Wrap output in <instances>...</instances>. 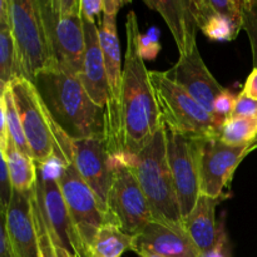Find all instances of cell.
Masks as SVG:
<instances>
[{
    "instance_id": "28",
    "label": "cell",
    "mask_w": 257,
    "mask_h": 257,
    "mask_svg": "<svg viewBox=\"0 0 257 257\" xmlns=\"http://www.w3.org/2000/svg\"><path fill=\"white\" fill-rule=\"evenodd\" d=\"M236 102H237V95L231 93L228 89H225L222 93L218 94V97L215 100V104H213L212 113L217 127L221 128L228 118L232 117Z\"/></svg>"
},
{
    "instance_id": "23",
    "label": "cell",
    "mask_w": 257,
    "mask_h": 257,
    "mask_svg": "<svg viewBox=\"0 0 257 257\" xmlns=\"http://www.w3.org/2000/svg\"><path fill=\"white\" fill-rule=\"evenodd\" d=\"M0 110H2V130H0V140H10L15 145V147L22 153L32 157V152L28 146L27 138H25L24 130H23L22 120H20L19 113H18L17 105H15L14 97L10 87L2 90V98H0Z\"/></svg>"
},
{
    "instance_id": "7",
    "label": "cell",
    "mask_w": 257,
    "mask_h": 257,
    "mask_svg": "<svg viewBox=\"0 0 257 257\" xmlns=\"http://www.w3.org/2000/svg\"><path fill=\"white\" fill-rule=\"evenodd\" d=\"M7 4L24 78L34 83L40 72L58 67L43 22L39 0H7Z\"/></svg>"
},
{
    "instance_id": "8",
    "label": "cell",
    "mask_w": 257,
    "mask_h": 257,
    "mask_svg": "<svg viewBox=\"0 0 257 257\" xmlns=\"http://www.w3.org/2000/svg\"><path fill=\"white\" fill-rule=\"evenodd\" d=\"M112 185L107 200V222L130 236L140 233L152 222L150 205L122 155L112 156Z\"/></svg>"
},
{
    "instance_id": "35",
    "label": "cell",
    "mask_w": 257,
    "mask_h": 257,
    "mask_svg": "<svg viewBox=\"0 0 257 257\" xmlns=\"http://www.w3.org/2000/svg\"><path fill=\"white\" fill-rule=\"evenodd\" d=\"M0 257H15L8 241L5 230L2 227V238H0Z\"/></svg>"
},
{
    "instance_id": "2",
    "label": "cell",
    "mask_w": 257,
    "mask_h": 257,
    "mask_svg": "<svg viewBox=\"0 0 257 257\" xmlns=\"http://www.w3.org/2000/svg\"><path fill=\"white\" fill-rule=\"evenodd\" d=\"M35 88L54 122L73 141L105 138V109L90 99L77 74L60 67L43 70Z\"/></svg>"
},
{
    "instance_id": "4",
    "label": "cell",
    "mask_w": 257,
    "mask_h": 257,
    "mask_svg": "<svg viewBox=\"0 0 257 257\" xmlns=\"http://www.w3.org/2000/svg\"><path fill=\"white\" fill-rule=\"evenodd\" d=\"M9 87L34 162L42 165L57 157L64 167L74 163V141L54 122L34 83L22 78Z\"/></svg>"
},
{
    "instance_id": "21",
    "label": "cell",
    "mask_w": 257,
    "mask_h": 257,
    "mask_svg": "<svg viewBox=\"0 0 257 257\" xmlns=\"http://www.w3.org/2000/svg\"><path fill=\"white\" fill-rule=\"evenodd\" d=\"M0 153L9 171L13 190L29 192L37 182V165L34 160L20 152L10 138L0 140Z\"/></svg>"
},
{
    "instance_id": "33",
    "label": "cell",
    "mask_w": 257,
    "mask_h": 257,
    "mask_svg": "<svg viewBox=\"0 0 257 257\" xmlns=\"http://www.w3.org/2000/svg\"><path fill=\"white\" fill-rule=\"evenodd\" d=\"M202 257H231L230 241H228L227 235H226L223 225H221L220 227H218V237L215 247H213L208 253L202 255Z\"/></svg>"
},
{
    "instance_id": "29",
    "label": "cell",
    "mask_w": 257,
    "mask_h": 257,
    "mask_svg": "<svg viewBox=\"0 0 257 257\" xmlns=\"http://www.w3.org/2000/svg\"><path fill=\"white\" fill-rule=\"evenodd\" d=\"M13 191L14 190H13L12 181H10L8 166L4 158L2 157V167H0V211H2V216L7 213L10 200H12Z\"/></svg>"
},
{
    "instance_id": "36",
    "label": "cell",
    "mask_w": 257,
    "mask_h": 257,
    "mask_svg": "<svg viewBox=\"0 0 257 257\" xmlns=\"http://www.w3.org/2000/svg\"><path fill=\"white\" fill-rule=\"evenodd\" d=\"M128 2H122V0H104V12L108 14L118 15V12L123 5L127 4Z\"/></svg>"
},
{
    "instance_id": "14",
    "label": "cell",
    "mask_w": 257,
    "mask_h": 257,
    "mask_svg": "<svg viewBox=\"0 0 257 257\" xmlns=\"http://www.w3.org/2000/svg\"><path fill=\"white\" fill-rule=\"evenodd\" d=\"M166 77L186 90L208 113H213L216 98L223 88L203 62L198 47L188 54L180 55L177 63L165 72Z\"/></svg>"
},
{
    "instance_id": "30",
    "label": "cell",
    "mask_w": 257,
    "mask_h": 257,
    "mask_svg": "<svg viewBox=\"0 0 257 257\" xmlns=\"http://www.w3.org/2000/svg\"><path fill=\"white\" fill-rule=\"evenodd\" d=\"M80 10L83 20L97 24V18L100 20L103 17L104 0H80Z\"/></svg>"
},
{
    "instance_id": "32",
    "label": "cell",
    "mask_w": 257,
    "mask_h": 257,
    "mask_svg": "<svg viewBox=\"0 0 257 257\" xmlns=\"http://www.w3.org/2000/svg\"><path fill=\"white\" fill-rule=\"evenodd\" d=\"M138 44H140L141 55L145 60H153L161 50V44L158 39L151 38L147 34H140Z\"/></svg>"
},
{
    "instance_id": "18",
    "label": "cell",
    "mask_w": 257,
    "mask_h": 257,
    "mask_svg": "<svg viewBox=\"0 0 257 257\" xmlns=\"http://www.w3.org/2000/svg\"><path fill=\"white\" fill-rule=\"evenodd\" d=\"M84 25V59L79 79L83 87L89 94L90 99L100 108H107L108 104V84L105 74L104 55L99 39V29L97 24L85 22Z\"/></svg>"
},
{
    "instance_id": "31",
    "label": "cell",
    "mask_w": 257,
    "mask_h": 257,
    "mask_svg": "<svg viewBox=\"0 0 257 257\" xmlns=\"http://www.w3.org/2000/svg\"><path fill=\"white\" fill-rule=\"evenodd\" d=\"M232 117H253L257 118V100L251 99L243 92L237 95L235 110Z\"/></svg>"
},
{
    "instance_id": "11",
    "label": "cell",
    "mask_w": 257,
    "mask_h": 257,
    "mask_svg": "<svg viewBox=\"0 0 257 257\" xmlns=\"http://www.w3.org/2000/svg\"><path fill=\"white\" fill-rule=\"evenodd\" d=\"M200 191L202 196L218 198L230 186L233 173L243 158L257 148V142L247 146H230L220 137L196 138Z\"/></svg>"
},
{
    "instance_id": "22",
    "label": "cell",
    "mask_w": 257,
    "mask_h": 257,
    "mask_svg": "<svg viewBox=\"0 0 257 257\" xmlns=\"http://www.w3.org/2000/svg\"><path fill=\"white\" fill-rule=\"evenodd\" d=\"M200 30L216 42H231L242 29L241 20L215 12L210 0H195Z\"/></svg>"
},
{
    "instance_id": "6",
    "label": "cell",
    "mask_w": 257,
    "mask_h": 257,
    "mask_svg": "<svg viewBox=\"0 0 257 257\" xmlns=\"http://www.w3.org/2000/svg\"><path fill=\"white\" fill-rule=\"evenodd\" d=\"M39 7L55 63L79 75L85 47L80 0H39Z\"/></svg>"
},
{
    "instance_id": "9",
    "label": "cell",
    "mask_w": 257,
    "mask_h": 257,
    "mask_svg": "<svg viewBox=\"0 0 257 257\" xmlns=\"http://www.w3.org/2000/svg\"><path fill=\"white\" fill-rule=\"evenodd\" d=\"M59 186L67 203L70 223L77 242V257H87L97 233L107 218L97 197L78 173L74 163L65 166L59 177Z\"/></svg>"
},
{
    "instance_id": "15",
    "label": "cell",
    "mask_w": 257,
    "mask_h": 257,
    "mask_svg": "<svg viewBox=\"0 0 257 257\" xmlns=\"http://www.w3.org/2000/svg\"><path fill=\"white\" fill-rule=\"evenodd\" d=\"M32 191L25 193L13 191L7 213L2 216V227L5 230L15 257H39Z\"/></svg>"
},
{
    "instance_id": "25",
    "label": "cell",
    "mask_w": 257,
    "mask_h": 257,
    "mask_svg": "<svg viewBox=\"0 0 257 257\" xmlns=\"http://www.w3.org/2000/svg\"><path fill=\"white\" fill-rule=\"evenodd\" d=\"M220 140L230 146H247L257 142V118L231 117L220 130Z\"/></svg>"
},
{
    "instance_id": "26",
    "label": "cell",
    "mask_w": 257,
    "mask_h": 257,
    "mask_svg": "<svg viewBox=\"0 0 257 257\" xmlns=\"http://www.w3.org/2000/svg\"><path fill=\"white\" fill-rule=\"evenodd\" d=\"M32 208L33 215H34L35 228H37L38 236V246H39V257H75L64 247L58 245L55 242L54 237L52 235L49 226L43 216L40 210L39 202L35 197L34 188L32 191Z\"/></svg>"
},
{
    "instance_id": "16",
    "label": "cell",
    "mask_w": 257,
    "mask_h": 257,
    "mask_svg": "<svg viewBox=\"0 0 257 257\" xmlns=\"http://www.w3.org/2000/svg\"><path fill=\"white\" fill-rule=\"evenodd\" d=\"M131 251L140 257H202L185 230L170 227L157 221L150 222L133 236Z\"/></svg>"
},
{
    "instance_id": "10",
    "label": "cell",
    "mask_w": 257,
    "mask_h": 257,
    "mask_svg": "<svg viewBox=\"0 0 257 257\" xmlns=\"http://www.w3.org/2000/svg\"><path fill=\"white\" fill-rule=\"evenodd\" d=\"M99 39L104 55L108 84L105 108V143L110 156L120 155V107H122L123 68L117 33V15L103 13L99 20Z\"/></svg>"
},
{
    "instance_id": "13",
    "label": "cell",
    "mask_w": 257,
    "mask_h": 257,
    "mask_svg": "<svg viewBox=\"0 0 257 257\" xmlns=\"http://www.w3.org/2000/svg\"><path fill=\"white\" fill-rule=\"evenodd\" d=\"M74 166L88 187L93 191L107 218V200L112 185V156L105 138L74 141Z\"/></svg>"
},
{
    "instance_id": "17",
    "label": "cell",
    "mask_w": 257,
    "mask_h": 257,
    "mask_svg": "<svg viewBox=\"0 0 257 257\" xmlns=\"http://www.w3.org/2000/svg\"><path fill=\"white\" fill-rule=\"evenodd\" d=\"M145 4L165 19L180 55L188 54L197 47L196 38L200 24L195 0H145Z\"/></svg>"
},
{
    "instance_id": "1",
    "label": "cell",
    "mask_w": 257,
    "mask_h": 257,
    "mask_svg": "<svg viewBox=\"0 0 257 257\" xmlns=\"http://www.w3.org/2000/svg\"><path fill=\"white\" fill-rule=\"evenodd\" d=\"M140 34L137 15L131 10L125 22L127 50L123 67L120 155H137L161 127L150 70L140 52Z\"/></svg>"
},
{
    "instance_id": "20",
    "label": "cell",
    "mask_w": 257,
    "mask_h": 257,
    "mask_svg": "<svg viewBox=\"0 0 257 257\" xmlns=\"http://www.w3.org/2000/svg\"><path fill=\"white\" fill-rule=\"evenodd\" d=\"M24 78L17 43L10 27L7 0L0 2V83L2 90Z\"/></svg>"
},
{
    "instance_id": "19",
    "label": "cell",
    "mask_w": 257,
    "mask_h": 257,
    "mask_svg": "<svg viewBox=\"0 0 257 257\" xmlns=\"http://www.w3.org/2000/svg\"><path fill=\"white\" fill-rule=\"evenodd\" d=\"M228 197L230 195H223L218 198L201 195L191 215L183 221L186 233L202 255L210 252L217 242L220 226L216 222V208Z\"/></svg>"
},
{
    "instance_id": "3",
    "label": "cell",
    "mask_w": 257,
    "mask_h": 257,
    "mask_svg": "<svg viewBox=\"0 0 257 257\" xmlns=\"http://www.w3.org/2000/svg\"><path fill=\"white\" fill-rule=\"evenodd\" d=\"M122 156L135 173L147 198L153 221L185 230L180 203L168 166L162 122L160 130L137 155Z\"/></svg>"
},
{
    "instance_id": "37",
    "label": "cell",
    "mask_w": 257,
    "mask_h": 257,
    "mask_svg": "<svg viewBox=\"0 0 257 257\" xmlns=\"http://www.w3.org/2000/svg\"><path fill=\"white\" fill-rule=\"evenodd\" d=\"M142 257H160V256H155V255H150V256H142Z\"/></svg>"
},
{
    "instance_id": "34",
    "label": "cell",
    "mask_w": 257,
    "mask_h": 257,
    "mask_svg": "<svg viewBox=\"0 0 257 257\" xmlns=\"http://www.w3.org/2000/svg\"><path fill=\"white\" fill-rule=\"evenodd\" d=\"M243 93L251 99L257 100V68H253L243 87Z\"/></svg>"
},
{
    "instance_id": "12",
    "label": "cell",
    "mask_w": 257,
    "mask_h": 257,
    "mask_svg": "<svg viewBox=\"0 0 257 257\" xmlns=\"http://www.w3.org/2000/svg\"><path fill=\"white\" fill-rule=\"evenodd\" d=\"M162 125L165 130L168 166L185 221L191 215L201 196L196 138L178 135L165 123Z\"/></svg>"
},
{
    "instance_id": "5",
    "label": "cell",
    "mask_w": 257,
    "mask_h": 257,
    "mask_svg": "<svg viewBox=\"0 0 257 257\" xmlns=\"http://www.w3.org/2000/svg\"><path fill=\"white\" fill-rule=\"evenodd\" d=\"M161 122L178 135L190 138L220 136L215 117L196 102L183 88L166 77L165 72L150 70Z\"/></svg>"
},
{
    "instance_id": "24",
    "label": "cell",
    "mask_w": 257,
    "mask_h": 257,
    "mask_svg": "<svg viewBox=\"0 0 257 257\" xmlns=\"http://www.w3.org/2000/svg\"><path fill=\"white\" fill-rule=\"evenodd\" d=\"M133 236L123 232L119 227L105 223L97 233L87 257H120L131 250Z\"/></svg>"
},
{
    "instance_id": "27",
    "label": "cell",
    "mask_w": 257,
    "mask_h": 257,
    "mask_svg": "<svg viewBox=\"0 0 257 257\" xmlns=\"http://www.w3.org/2000/svg\"><path fill=\"white\" fill-rule=\"evenodd\" d=\"M242 29L250 38L253 68H257V0L242 2Z\"/></svg>"
}]
</instances>
